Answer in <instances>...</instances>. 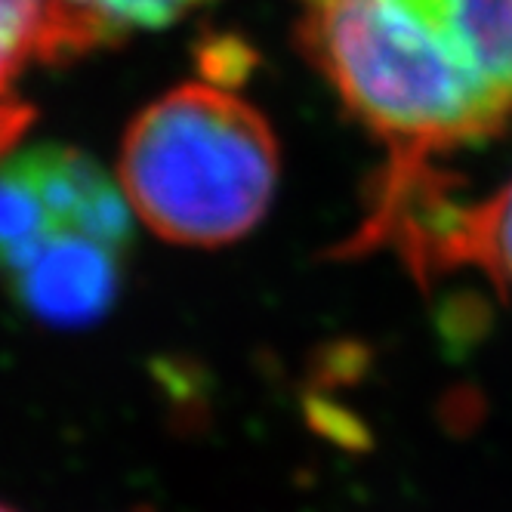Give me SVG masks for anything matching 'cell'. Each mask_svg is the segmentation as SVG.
Returning a JSON list of instances; mask_svg holds the SVG:
<instances>
[{"mask_svg":"<svg viewBox=\"0 0 512 512\" xmlns=\"http://www.w3.org/2000/svg\"><path fill=\"white\" fill-rule=\"evenodd\" d=\"M300 47L389 158H435L512 121V0H315Z\"/></svg>","mask_w":512,"mask_h":512,"instance_id":"6da1fadb","label":"cell"},{"mask_svg":"<svg viewBox=\"0 0 512 512\" xmlns=\"http://www.w3.org/2000/svg\"><path fill=\"white\" fill-rule=\"evenodd\" d=\"M278 164L260 108L219 84H182L127 127L118 179L130 210L155 235L219 247L263 219Z\"/></svg>","mask_w":512,"mask_h":512,"instance_id":"7a4b0ae2","label":"cell"},{"mask_svg":"<svg viewBox=\"0 0 512 512\" xmlns=\"http://www.w3.org/2000/svg\"><path fill=\"white\" fill-rule=\"evenodd\" d=\"M133 226L108 173L68 145L0 161V281L44 324L84 327L112 309Z\"/></svg>","mask_w":512,"mask_h":512,"instance_id":"3957f363","label":"cell"},{"mask_svg":"<svg viewBox=\"0 0 512 512\" xmlns=\"http://www.w3.org/2000/svg\"><path fill=\"white\" fill-rule=\"evenodd\" d=\"M34 62L53 65L50 0H0V161L34 121V105L19 87Z\"/></svg>","mask_w":512,"mask_h":512,"instance_id":"277c9868","label":"cell"},{"mask_svg":"<svg viewBox=\"0 0 512 512\" xmlns=\"http://www.w3.org/2000/svg\"><path fill=\"white\" fill-rule=\"evenodd\" d=\"M50 7L53 65H62L115 44L136 28H167L186 16L195 0H50Z\"/></svg>","mask_w":512,"mask_h":512,"instance_id":"5b68a950","label":"cell"},{"mask_svg":"<svg viewBox=\"0 0 512 512\" xmlns=\"http://www.w3.org/2000/svg\"><path fill=\"white\" fill-rule=\"evenodd\" d=\"M482 269L500 290H512V179L482 201H463L451 244L454 269Z\"/></svg>","mask_w":512,"mask_h":512,"instance_id":"8992f818","label":"cell"},{"mask_svg":"<svg viewBox=\"0 0 512 512\" xmlns=\"http://www.w3.org/2000/svg\"><path fill=\"white\" fill-rule=\"evenodd\" d=\"M201 65L213 78V84L223 87L226 81H241L244 71L253 65V53L247 44L235 41V38H213L210 44L201 47Z\"/></svg>","mask_w":512,"mask_h":512,"instance_id":"52a82bcc","label":"cell"},{"mask_svg":"<svg viewBox=\"0 0 512 512\" xmlns=\"http://www.w3.org/2000/svg\"><path fill=\"white\" fill-rule=\"evenodd\" d=\"M0 512H13V509H7V506H0Z\"/></svg>","mask_w":512,"mask_h":512,"instance_id":"ba28073f","label":"cell"},{"mask_svg":"<svg viewBox=\"0 0 512 512\" xmlns=\"http://www.w3.org/2000/svg\"><path fill=\"white\" fill-rule=\"evenodd\" d=\"M195 4H204V0H195Z\"/></svg>","mask_w":512,"mask_h":512,"instance_id":"9c48e42d","label":"cell"},{"mask_svg":"<svg viewBox=\"0 0 512 512\" xmlns=\"http://www.w3.org/2000/svg\"><path fill=\"white\" fill-rule=\"evenodd\" d=\"M309 4H315V0H309Z\"/></svg>","mask_w":512,"mask_h":512,"instance_id":"30bf717a","label":"cell"}]
</instances>
